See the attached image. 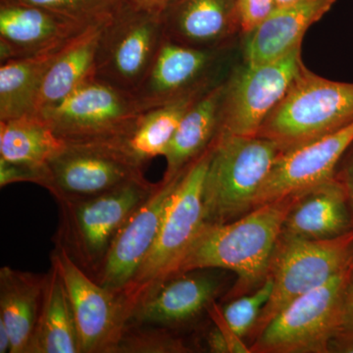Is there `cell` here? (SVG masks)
Here are the masks:
<instances>
[{"instance_id": "cell-25", "label": "cell", "mask_w": 353, "mask_h": 353, "mask_svg": "<svg viewBox=\"0 0 353 353\" xmlns=\"http://www.w3.org/2000/svg\"><path fill=\"white\" fill-rule=\"evenodd\" d=\"M25 353H82L68 292L52 263L46 274L38 321Z\"/></svg>"}, {"instance_id": "cell-12", "label": "cell", "mask_w": 353, "mask_h": 353, "mask_svg": "<svg viewBox=\"0 0 353 353\" xmlns=\"http://www.w3.org/2000/svg\"><path fill=\"white\" fill-rule=\"evenodd\" d=\"M229 46L201 48L164 37L143 83L134 92L143 110L185 95L208 90L226 80L224 70Z\"/></svg>"}, {"instance_id": "cell-6", "label": "cell", "mask_w": 353, "mask_h": 353, "mask_svg": "<svg viewBox=\"0 0 353 353\" xmlns=\"http://www.w3.org/2000/svg\"><path fill=\"white\" fill-rule=\"evenodd\" d=\"M353 231L332 240H307L281 233L269 267L273 289L252 332L253 339L288 305L324 285L352 264Z\"/></svg>"}, {"instance_id": "cell-19", "label": "cell", "mask_w": 353, "mask_h": 353, "mask_svg": "<svg viewBox=\"0 0 353 353\" xmlns=\"http://www.w3.org/2000/svg\"><path fill=\"white\" fill-rule=\"evenodd\" d=\"M336 0H296L276 7L254 30L245 36V63L260 65L275 61L303 44L309 28L336 3Z\"/></svg>"}, {"instance_id": "cell-8", "label": "cell", "mask_w": 353, "mask_h": 353, "mask_svg": "<svg viewBox=\"0 0 353 353\" xmlns=\"http://www.w3.org/2000/svg\"><path fill=\"white\" fill-rule=\"evenodd\" d=\"M164 39L162 12L118 1L102 29L94 75L134 94Z\"/></svg>"}, {"instance_id": "cell-4", "label": "cell", "mask_w": 353, "mask_h": 353, "mask_svg": "<svg viewBox=\"0 0 353 353\" xmlns=\"http://www.w3.org/2000/svg\"><path fill=\"white\" fill-rule=\"evenodd\" d=\"M353 122V83L317 75L303 65L256 136L285 152L339 131Z\"/></svg>"}, {"instance_id": "cell-7", "label": "cell", "mask_w": 353, "mask_h": 353, "mask_svg": "<svg viewBox=\"0 0 353 353\" xmlns=\"http://www.w3.org/2000/svg\"><path fill=\"white\" fill-rule=\"evenodd\" d=\"M352 268L292 301L254 339L250 353H329L345 325Z\"/></svg>"}, {"instance_id": "cell-22", "label": "cell", "mask_w": 353, "mask_h": 353, "mask_svg": "<svg viewBox=\"0 0 353 353\" xmlns=\"http://www.w3.org/2000/svg\"><path fill=\"white\" fill-rule=\"evenodd\" d=\"M225 82L209 90L183 115L165 152L166 169L162 180L170 181L178 175L214 141L220 129Z\"/></svg>"}, {"instance_id": "cell-33", "label": "cell", "mask_w": 353, "mask_h": 353, "mask_svg": "<svg viewBox=\"0 0 353 353\" xmlns=\"http://www.w3.org/2000/svg\"><path fill=\"white\" fill-rule=\"evenodd\" d=\"M341 160V169L336 171V176L345 187L353 214V145Z\"/></svg>"}, {"instance_id": "cell-17", "label": "cell", "mask_w": 353, "mask_h": 353, "mask_svg": "<svg viewBox=\"0 0 353 353\" xmlns=\"http://www.w3.org/2000/svg\"><path fill=\"white\" fill-rule=\"evenodd\" d=\"M220 288L214 276L197 271L169 279L134 308L128 325L171 328L190 321L214 303Z\"/></svg>"}, {"instance_id": "cell-38", "label": "cell", "mask_w": 353, "mask_h": 353, "mask_svg": "<svg viewBox=\"0 0 353 353\" xmlns=\"http://www.w3.org/2000/svg\"><path fill=\"white\" fill-rule=\"evenodd\" d=\"M294 1L296 0H276V7L285 6V4L292 3Z\"/></svg>"}, {"instance_id": "cell-35", "label": "cell", "mask_w": 353, "mask_h": 353, "mask_svg": "<svg viewBox=\"0 0 353 353\" xmlns=\"http://www.w3.org/2000/svg\"><path fill=\"white\" fill-rule=\"evenodd\" d=\"M118 1L136 8L162 12L167 6H170L176 0H118Z\"/></svg>"}, {"instance_id": "cell-24", "label": "cell", "mask_w": 353, "mask_h": 353, "mask_svg": "<svg viewBox=\"0 0 353 353\" xmlns=\"http://www.w3.org/2000/svg\"><path fill=\"white\" fill-rule=\"evenodd\" d=\"M46 274L0 269V321L8 329L11 353H25L38 321Z\"/></svg>"}, {"instance_id": "cell-15", "label": "cell", "mask_w": 353, "mask_h": 353, "mask_svg": "<svg viewBox=\"0 0 353 353\" xmlns=\"http://www.w3.org/2000/svg\"><path fill=\"white\" fill-rule=\"evenodd\" d=\"M352 145L353 122L339 131L281 153L257 192L253 208L301 194L331 180Z\"/></svg>"}, {"instance_id": "cell-28", "label": "cell", "mask_w": 353, "mask_h": 353, "mask_svg": "<svg viewBox=\"0 0 353 353\" xmlns=\"http://www.w3.org/2000/svg\"><path fill=\"white\" fill-rule=\"evenodd\" d=\"M161 327L128 325L114 353H181L190 352L182 341Z\"/></svg>"}, {"instance_id": "cell-34", "label": "cell", "mask_w": 353, "mask_h": 353, "mask_svg": "<svg viewBox=\"0 0 353 353\" xmlns=\"http://www.w3.org/2000/svg\"><path fill=\"white\" fill-rule=\"evenodd\" d=\"M353 353V328H343L330 345L329 353Z\"/></svg>"}, {"instance_id": "cell-29", "label": "cell", "mask_w": 353, "mask_h": 353, "mask_svg": "<svg viewBox=\"0 0 353 353\" xmlns=\"http://www.w3.org/2000/svg\"><path fill=\"white\" fill-rule=\"evenodd\" d=\"M273 289L271 279L267 278L252 294H243L233 299L221 309L228 326L241 339L252 334L264 306L268 303Z\"/></svg>"}, {"instance_id": "cell-16", "label": "cell", "mask_w": 353, "mask_h": 353, "mask_svg": "<svg viewBox=\"0 0 353 353\" xmlns=\"http://www.w3.org/2000/svg\"><path fill=\"white\" fill-rule=\"evenodd\" d=\"M92 24L18 0H0V61L61 48Z\"/></svg>"}, {"instance_id": "cell-1", "label": "cell", "mask_w": 353, "mask_h": 353, "mask_svg": "<svg viewBox=\"0 0 353 353\" xmlns=\"http://www.w3.org/2000/svg\"><path fill=\"white\" fill-rule=\"evenodd\" d=\"M299 196L268 202L231 222L204 223L169 279L192 271L225 269L238 277L230 296L236 299L257 289L268 277L283 225Z\"/></svg>"}, {"instance_id": "cell-32", "label": "cell", "mask_w": 353, "mask_h": 353, "mask_svg": "<svg viewBox=\"0 0 353 353\" xmlns=\"http://www.w3.org/2000/svg\"><path fill=\"white\" fill-rule=\"evenodd\" d=\"M276 8V0H236V14L241 34L248 36Z\"/></svg>"}, {"instance_id": "cell-31", "label": "cell", "mask_w": 353, "mask_h": 353, "mask_svg": "<svg viewBox=\"0 0 353 353\" xmlns=\"http://www.w3.org/2000/svg\"><path fill=\"white\" fill-rule=\"evenodd\" d=\"M211 317L215 322L216 327L211 330L208 334L206 343L209 352L215 353H250V347H246L243 339L236 336L230 329L226 321L223 318L221 309L216 304H211Z\"/></svg>"}, {"instance_id": "cell-30", "label": "cell", "mask_w": 353, "mask_h": 353, "mask_svg": "<svg viewBox=\"0 0 353 353\" xmlns=\"http://www.w3.org/2000/svg\"><path fill=\"white\" fill-rule=\"evenodd\" d=\"M23 3L41 7L70 19L92 23L104 19L112 12L118 0H18Z\"/></svg>"}, {"instance_id": "cell-9", "label": "cell", "mask_w": 353, "mask_h": 353, "mask_svg": "<svg viewBox=\"0 0 353 353\" xmlns=\"http://www.w3.org/2000/svg\"><path fill=\"white\" fill-rule=\"evenodd\" d=\"M141 111L134 94L94 75L39 115L67 143H105L120 136Z\"/></svg>"}, {"instance_id": "cell-18", "label": "cell", "mask_w": 353, "mask_h": 353, "mask_svg": "<svg viewBox=\"0 0 353 353\" xmlns=\"http://www.w3.org/2000/svg\"><path fill=\"white\" fill-rule=\"evenodd\" d=\"M162 20L165 38L194 48L229 46L240 32L236 0H176Z\"/></svg>"}, {"instance_id": "cell-26", "label": "cell", "mask_w": 353, "mask_h": 353, "mask_svg": "<svg viewBox=\"0 0 353 353\" xmlns=\"http://www.w3.org/2000/svg\"><path fill=\"white\" fill-rule=\"evenodd\" d=\"M66 146L39 114L0 121V159L9 163L43 171Z\"/></svg>"}, {"instance_id": "cell-5", "label": "cell", "mask_w": 353, "mask_h": 353, "mask_svg": "<svg viewBox=\"0 0 353 353\" xmlns=\"http://www.w3.org/2000/svg\"><path fill=\"white\" fill-rule=\"evenodd\" d=\"M212 148L213 143L185 168L152 250L132 282L120 292L129 320L134 308L168 280L204 225L203 185Z\"/></svg>"}, {"instance_id": "cell-13", "label": "cell", "mask_w": 353, "mask_h": 353, "mask_svg": "<svg viewBox=\"0 0 353 353\" xmlns=\"http://www.w3.org/2000/svg\"><path fill=\"white\" fill-rule=\"evenodd\" d=\"M75 316L82 353H113L128 325L120 292L97 284L59 246L51 252Z\"/></svg>"}, {"instance_id": "cell-14", "label": "cell", "mask_w": 353, "mask_h": 353, "mask_svg": "<svg viewBox=\"0 0 353 353\" xmlns=\"http://www.w3.org/2000/svg\"><path fill=\"white\" fill-rule=\"evenodd\" d=\"M185 168L170 181L159 182L157 190L123 225L92 277L97 284L118 294L130 285L157 240L167 206Z\"/></svg>"}, {"instance_id": "cell-27", "label": "cell", "mask_w": 353, "mask_h": 353, "mask_svg": "<svg viewBox=\"0 0 353 353\" xmlns=\"http://www.w3.org/2000/svg\"><path fill=\"white\" fill-rule=\"evenodd\" d=\"M63 46L41 54L11 59L1 63L0 121L36 112L44 75Z\"/></svg>"}, {"instance_id": "cell-10", "label": "cell", "mask_w": 353, "mask_h": 353, "mask_svg": "<svg viewBox=\"0 0 353 353\" xmlns=\"http://www.w3.org/2000/svg\"><path fill=\"white\" fill-rule=\"evenodd\" d=\"M301 48L269 63H245L227 77L218 132L256 136L303 67Z\"/></svg>"}, {"instance_id": "cell-11", "label": "cell", "mask_w": 353, "mask_h": 353, "mask_svg": "<svg viewBox=\"0 0 353 353\" xmlns=\"http://www.w3.org/2000/svg\"><path fill=\"white\" fill-rule=\"evenodd\" d=\"M143 168L108 143H67L43 171L41 185L55 201L99 196L143 178Z\"/></svg>"}, {"instance_id": "cell-3", "label": "cell", "mask_w": 353, "mask_h": 353, "mask_svg": "<svg viewBox=\"0 0 353 353\" xmlns=\"http://www.w3.org/2000/svg\"><path fill=\"white\" fill-rule=\"evenodd\" d=\"M281 153L268 139L218 132L204 180V223L231 222L250 212Z\"/></svg>"}, {"instance_id": "cell-36", "label": "cell", "mask_w": 353, "mask_h": 353, "mask_svg": "<svg viewBox=\"0 0 353 353\" xmlns=\"http://www.w3.org/2000/svg\"><path fill=\"white\" fill-rule=\"evenodd\" d=\"M343 328H353V261L352 275H350L347 299H345V325H343Z\"/></svg>"}, {"instance_id": "cell-23", "label": "cell", "mask_w": 353, "mask_h": 353, "mask_svg": "<svg viewBox=\"0 0 353 353\" xmlns=\"http://www.w3.org/2000/svg\"><path fill=\"white\" fill-rule=\"evenodd\" d=\"M108 17L88 26L60 50L44 75L34 113H41L57 105L78 85L94 75L99 39Z\"/></svg>"}, {"instance_id": "cell-20", "label": "cell", "mask_w": 353, "mask_h": 353, "mask_svg": "<svg viewBox=\"0 0 353 353\" xmlns=\"http://www.w3.org/2000/svg\"><path fill=\"white\" fill-rule=\"evenodd\" d=\"M353 214L338 176L299 194L282 234L307 240H332L352 233Z\"/></svg>"}, {"instance_id": "cell-21", "label": "cell", "mask_w": 353, "mask_h": 353, "mask_svg": "<svg viewBox=\"0 0 353 353\" xmlns=\"http://www.w3.org/2000/svg\"><path fill=\"white\" fill-rule=\"evenodd\" d=\"M208 90L141 111L120 136L105 143L143 168L153 158L164 157L183 115Z\"/></svg>"}, {"instance_id": "cell-2", "label": "cell", "mask_w": 353, "mask_h": 353, "mask_svg": "<svg viewBox=\"0 0 353 353\" xmlns=\"http://www.w3.org/2000/svg\"><path fill=\"white\" fill-rule=\"evenodd\" d=\"M158 185L143 176L99 196L57 201L59 223L53 236L55 246L94 277L116 234Z\"/></svg>"}, {"instance_id": "cell-37", "label": "cell", "mask_w": 353, "mask_h": 353, "mask_svg": "<svg viewBox=\"0 0 353 353\" xmlns=\"http://www.w3.org/2000/svg\"><path fill=\"white\" fill-rule=\"evenodd\" d=\"M11 352V338L4 323L0 321V353Z\"/></svg>"}]
</instances>
